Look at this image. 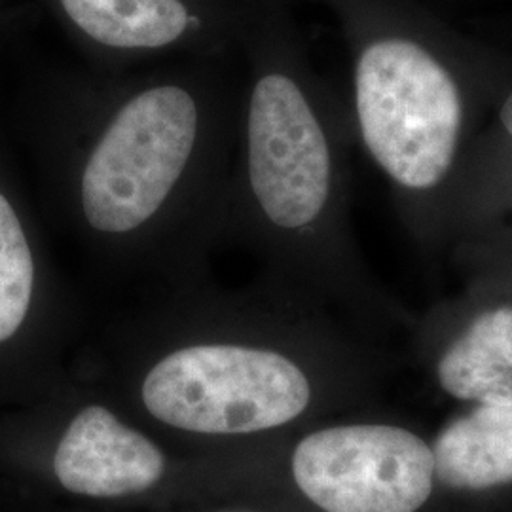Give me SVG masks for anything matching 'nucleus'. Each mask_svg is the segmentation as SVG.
I'll return each instance as SVG.
<instances>
[{
  "label": "nucleus",
  "instance_id": "5",
  "mask_svg": "<svg viewBox=\"0 0 512 512\" xmlns=\"http://www.w3.org/2000/svg\"><path fill=\"white\" fill-rule=\"evenodd\" d=\"M454 268L461 287L416 313L412 353L440 397L512 403V275L484 262Z\"/></svg>",
  "mask_w": 512,
  "mask_h": 512
},
{
  "label": "nucleus",
  "instance_id": "6",
  "mask_svg": "<svg viewBox=\"0 0 512 512\" xmlns=\"http://www.w3.org/2000/svg\"><path fill=\"white\" fill-rule=\"evenodd\" d=\"M247 152L251 190L272 226L298 236L327 222L336 190L332 145L310 95L291 74L256 82Z\"/></svg>",
  "mask_w": 512,
  "mask_h": 512
},
{
  "label": "nucleus",
  "instance_id": "10",
  "mask_svg": "<svg viewBox=\"0 0 512 512\" xmlns=\"http://www.w3.org/2000/svg\"><path fill=\"white\" fill-rule=\"evenodd\" d=\"M74 23L112 48H160L181 37L188 14L181 0H61Z\"/></svg>",
  "mask_w": 512,
  "mask_h": 512
},
{
  "label": "nucleus",
  "instance_id": "14",
  "mask_svg": "<svg viewBox=\"0 0 512 512\" xmlns=\"http://www.w3.org/2000/svg\"><path fill=\"white\" fill-rule=\"evenodd\" d=\"M222 512H255V511H222Z\"/></svg>",
  "mask_w": 512,
  "mask_h": 512
},
{
  "label": "nucleus",
  "instance_id": "13",
  "mask_svg": "<svg viewBox=\"0 0 512 512\" xmlns=\"http://www.w3.org/2000/svg\"><path fill=\"white\" fill-rule=\"evenodd\" d=\"M497 512H512V501L511 503H507L503 509H499Z\"/></svg>",
  "mask_w": 512,
  "mask_h": 512
},
{
  "label": "nucleus",
  "instance_id": "7",
  "mask_svg": "<svg viewBox=\"0 0 512 512\" xmlns=\"http://www.w3.org/2000/svg\"><path fill=\"white\" fill-rule=\"evenodd\" d=\"M512 224V71L446 186L435 253Z\"/></svg>",
  "mask_w": 512,
  "mask_h": 512
},
{
  "label": "nucleus",
  "instance_id": "11",
  "mask_svg": "<svg viewBox=\"0 0 512 512\" xmlns=\"http://www.w3.org/2000/svg\"><path fill=\"white\" fill-rule=\"evenodd\" d=\"M35 262L18 215L0 194V342L18 332L31 306Z\"/></svg>",
  "mask_w": 512,
  "mask_h": 512
},
{
  "label": "nucleus",
  "instance_id": "12",
  "mask_svg": "<svg viewBox=\"0 0 512 512\" xmlns=\"http://www.w3.org/2000/svg\"><path fill=\"white\" fill-rule=\"evenodd\" d=\"M448 255L454 266L467 262H484L494 264L512 275V224L486 236L461 241L448 251Z\"/></svg>",
  "mask_w": 512,
  "mask_h": 512
},
{
  "label": "nucleus",
  "instance_id": "9",
  "mask_svg": "<svg viewBox=\"0 0 512 512\" xmlns=\"http://www.w3.org/2000/svg\"><path fill=\"white\" fill-rule=\"evenodd\" d=\"M61 486L86 497H124L156 486L165 471L162 450L110 410L92 404L76 414L54 456Z\"/></svg>",
  "mask_w": 512,
  "mask_h": 512
},
{
  "label": "nucleus",
  "instance_id": "8",
  "mask_svg": "<svg viewBox=\"0 0 512 512\" xmlns=\"http://www.w3.org/2000/svg\"><path fill=\"white\" fill-rule=\"evenodd\" d=\"M448 512H497L512 501V403L461 406L431 435Z\"/></svg>",
  "mask_w": 512,
  "mask_h": 512
},
{
  "label": "nucleus",
  "instance_id": "4",
  "mask_svg": "<svg viewBox=\"0 0 512 512\" xmlns=\"http://www.w3.org/2000/svg\"><path fill=\"white\" fill-rule=\"evenodd\" d=\"M196 131V103L181 88H152L131 99L82 175L84 215L93 228L124 234L150 219L183 175Z\"/></svg>",
  "mask_w": 512,
  "mask_h": 512
},
{
  "label": "nucleus",
  "instance_id": "1",
  "mask_svg": "<svg viewBox=\"0 0 512 512\" xmlns=\"http://www.w3.org/2000/svg\"><path fill=\"white\" fill-rule=\"evenodd\" d=\"M512 71L406 14L385 18L355 61L366 152L391 184L404 228L435 253L440 198Z\"/></svg>",
  "mask_w": 512,
  "mask_h": 512
},
{
  "label": "nucleus",
  "instance_id": "3",
  "mask_svg": "<svg viewBox=\"0 0 512 512\" xmlns=\"http://www.w3.org/2000/svg\"><path fill=\"white\" fill-rule=\"evenodd\" d=\"M289 476L317 512H448L431 435L412 421L317 427L294 444Z\"/></svg>",
  "mask_w": 512,
  "mask_h": 512
},
{
  "label": "nucleus",
  "instance_id": "2",
  "mask_svg": "<svg viewBox=\"0 0 512 512\" xmlns=\"http://www.w3.org/2000/svg\"><path fill=\"white\" fill-rule=\"evenodd\" d=\"M148 412L169 427L200 435H251L302 420L317 385L285 351L192 346L154 366L141 391Z\"/></svg>",
  "mask_w": 512,
  "mask_h": 512
}]
</instances>
